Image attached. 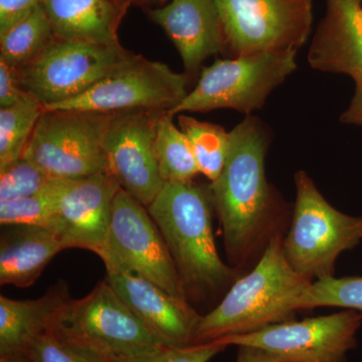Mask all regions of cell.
I'll list each match as a JSON object with an SVG mask.
<instances>
[{
    "mask_svg": "<svg viewBox=\"0 0 362 362\" xmlns=\"http://www.w3.org/2000/svg\"><path fill=\"white\" fill-rule=\"evenodd\" d=\"M341 307L362 314V277L322 279L312 282L301 300V309Z\"/></svg>",
    "mask_w": 362,
    "mask_h": 362,
    "instance_id": "obj_26",
    "label": "cell"
},
{
    "mask_svg": "<svg viewBox=\"0 0 362 362\" xmlns=\"http://www.w3.org/2000/svg\"><path fill=\"white\" fill-rule=\"evenodd\" d=\"M180 52L187 74H194L209 57L226 47L220 13L214 0H171L149 11Z\"/></svg>",
    "mask_w": 362,
    "mask_h": 362,
    "instance_id": "obj_16",
    "label": "cell"
},
{
    "mask_svg": "<svg viewBox=\"0 0 362 362\" xmlns=\"http://www.w3.org/2000/svg\"><path fill=\"white\" fill-rule=\"evenodd\" d=\"M44 0H0V33L23 20Z\"/></svg>",
    "mask_w": 362,
    "mask_h": 362,
    "instance_id": "obj_31",
    "label": "cell"
},
{
    "mask_svg": "<svg viewBox=\"0 0 362 362\" xmlns=\"http://www.w3.org/2000/svg\"><path fill=\"white\" fill-rule=\"evenodd\" d=\"M226 349V345L218 341L187 347L164 346L144 356L119 358L111 362H209Z\"/></svg>",
    "mask_w": 362,
    "mask_h": 362,
    "instance_id": "obj_29",
    "label": "cell"
},
{
    "mask_svg": "<svg viewBox=\"0 0 362 362\" xmlns=\"http://www.w3.org/2000/svg\"><path fill=\"white\" fill-rule=\"evenodd\" d=\"M54 30L44 6L0 33V59L21 68L32 62L52 40Z\"/></svg>",
    "mask_w": 362,
    "mask_h": 362,
    "instance_id": "obj_21",
    "label": "cell"
},
{
    "mask_svg": "<svg viewBox=\"0 0 362 362\" xmlns=\"http://www.w3.org/2000/svg\"><path fill=\"white\" fill-rule=\"evenodd\" d=\"M187 74L134 54L77 98L45 110L65 109L111 114L129 110L170 112L187 96Z\"/></svg>",
    "mask_w": 362,
    "mask_h": 362,
    "instance_id": "obj_11",
    "label": "cell"
},
{
    "mask_svg": "<svg viewBox=\"0 0 362 362\" xmlns=\"http://www.w3.org/2000/svg\"><path fill=\"white\" fill-rule=\"evenodd\" d=\"M49 331L109 362L164 347L106 280L82 299L71 298Z\"/></svg>",
    "mask_w": 362,
    "mask_h": 362,
    "instance_id": "obj_5",
    "label": "cell"
},
{
    "mask_svg": "<svg viewBox=\"0 0 362 362\" xmlns=\"http://www.w3.org/2000/svg\"><path fill=\"white\" fill-rule=\"evenodd\" d=\"M108 117L95 112L45 110L23 158L62 180L106 173L103 137Z\"/></svg>",
    "mask_w": 362,
    "mask_h": 362,
    "instance_id": "obj_9",
    "label": "cell"
},
{
    "mask_svg": "<svg viewBox=\"0 0 362 362\" xmlns=\"http://www.w3.org/2000/svg\"><path fill=\"white\" fill-rule=\"evenodd\" d=\"M25 95L21 89L18 69L0 59V108L13 106Z\"/></svg>",
    "mask_w": 362,
    "mask_h": 362,
    "instance_id": "obj_30",
    "label": "cell"
},
{
    "mask_svg": "<svg viewBox=\"0 0 362 362\" xmlns=\"http://www.w3.org/2000/svg\"><path fill=\"white\" fill-rule=\"evenodd\" d=\"M361 324L362 314L345 309L331 315L273 324L216 341L265 350L283 362H344L347 352L356 346Z\"/></svg>",
    "mask_w": 362,
    "mask_h": 362,
    "instance_id": "obj_12",
    "label": "cell"
},
{
    "mask_svg": "<svg viewBox=\"0 0 362 362\" xmlns=\"http://www.w3.org/2000/svg\"><path fill=\"white\" fill-rule=\"evenodd\" d=\"M178 124L192 145L199 173L213 182L220 176L230 150V136L221 126L180 114Z\"/></svg>",
    "mask_w": 362,
    "mask_h": 362,
    "instance_id": "obj_24",
    "label": "cell"
},
{
    "mask_svg": "<svg viewBox=\"0 0 362 362\" xmlns=\"http://www.w3.org/2000/svg\"><path fill=\"white\" fill-rule=\"evenodd\" d=\"M308 62L315 70L344 74L362 84V0H326Z\"/></svg>",
    "mask_w": 362,
    "mask_h": 362,
    "instance_id": "obj_17",
    "label": "cell"
},
{
    "mask_svg": "<svg viewBox=\"0 0 362 362\" xmlns=\"http://www.w3.org/2000/svg\"><path fill=\"white\" fill-rule=\"evenodd\" d=\"M168 112L129 110L109 114L103 137L106 173L124 192L148 206L165 181L159 170L156 138Z\"/></svg>",
    "mask_w": 362,
    "mask_h": 362,
    "instance_id": "obj_13",
    "label": "cell"
},
{
    "mask_svg": "<svg viewBox=\"0 0 362 362\" xmlns=\"http://www.w3.org/2000/svg\"><path fill=\"white\" fill-rule=\"evenodd\" d=\"M162 1V0H133L135 4L138 6H144V4H156V2Z\"/></svg>",
    "mask_w": 362,
    "mask_h": 362,
    "instance_id": "obj_35",
    "label": "cell"
},
{
    "mask_svg": "<svg viewBox=\"0 0 362 362\" xmlns=\"http://www.w3.org/2000/svg\"><path fill=\"white\" fill-rule=\"evenodd\" d=\"M340 121L344 124H351V125L362 127V84L356 86L354 96L350 102L349 108L343 112Z\"/></svg>",
    "mask_w": 362,
    "mask_h": 362,
    "instance_id": "obj_32",
    "label": "cell"
},
{
    "mask_svg": "<svg viewBox=\"0 0 362 362\" xmlns=\"http://www.w3.org/2000/svg\"><path fill=\"white\" fill-rule=\"evenodd\" d=\"M6 226L0 240V284L28 287L65 247L47 226Z\"/></svg>",
    "mask_w": 362,
    "mask_h": 362,
    "instance_id": "obj_20",
    "label": "cell"
},
{
    "mask_svg": "<svg viewBox=\"0 0 362 362\" xmlns=\"http://www.w3.org/2000/svg\"><path fill=\"white\" fill-rule=\"evenodd\" d=\"M211 188L165 182L147 211L165 240L185 296L204 298L233 284L235 269L221 261L211 225Z\"/></svg>",
    "mask_w": 362,
    "mask_h": 362,
    "instance_id": "obj_2",
    "label": "cell"
},
{
    "mask_svg": "<svg viewBox=\"0 0 362 362\" xmlns=\"http://www.w3.org/2000/svg\"><path fill=\"white\" fill-rule=\"evenodd\" d=\"M297 51L244 54L216 59L204 68L199 83L169 115L185 112L233 109L249 115L297 69Z\"/></svg>",
    "mask_w": 362,
    "mask_h": 362,
    "instance_id": "obj_7",
    "label": "cell"
},
{
    "mask_svg": "<svg viewBox=\"0 0 362 362\" xmlns=\"http://www.w3.org/2000/svg\"><path fill=\"white\" fill-rule=\"evenodd\" d=\"M237 362H283L278 356L265 350L250 346H239Z\"/></svg>",
    "mask_w": 362,
    "mask_h": 362,
    "instance_id": "obj_33",
    "label": "cell"
},
{
    "mask_svg": "<svg viewBox=\"0 0 362 362\" xmlns=\"http://www.w3.org/2000/svg\"><path fill=\"white\" fill-rule=\"evenodd\" d=\"M294 180L296 201L291 228L283 240L285 258L312 282L333 277L340 254L361 243L362 216L331 206L304 170L298 171Z\"/></svg>",
    "mask_w": 362,
    "mask_h": 362,
    "instance_id": "obj_4",
    "label": "cell"
},
{
    "mask_svg": "<svg viewBox=\"0 0 362 362\" xmlns=\"http://www.w3.org/2000/svg\"><path fill=\"white\" fill-rule=\"evenodd\" d=\"M235 56L299 51L313 23L312 0H214Z\"/></svg>",
    "mask_w": 362,
    "mask_h": 362,
    "instance_id": "obj_10",
    "label": "cell"
},
{
    "mask_svg": "<svg viewBox=\"0 0 362 362\" xmlns=\"http://www.w3.org/2000/svg\"><path fill=\"white\" fill-rule=\"evenodd\" d=\"M105 280L163 346L197 345L195 334L202 316L187 300L133 274L109 272Z\"/></svg>",
    "mask_w": 362,
    "mask_h": 362,
    "instance_id": "obj_15",
    "label": "cell"
},
{
    "mask_svg": "<svg viewBox=\"0 0 362 362\" xmlns=\"http://www.w3.org/2000/svg\"><path fill=\"white\" fill-rule=\"evenodd\" d=\"M25 354L33 362H109L90 350L64 341L51 331L37 337Z\"/></svg>",
    "mask_w": 362,
    "mask_h": 362,
    "instance_id": "obj_28",
    "label": "cell"
},
{
    "mask_svg": "<svg viewBox=\"0 0 362 362\" xmlns=\"http://www.w3.org/2000/svg\"><path fill=\"white\" fill-rule=\"evenodd\" d=\"M44 111L45 107L30 95L13 106L0 108V168L23 157Z\"/></svg>",
    "mask_w": 362,
    "mask_h": 362,
    "instance_id": "obj_23",
    "label": "cell"
},
{
    "mask_svg": "<svg viewBox=\"0 0 362 362\" xmlns=\"http://www.w3.org/2000/svg\"><path fill=\"white\" fill-rule=\"evenodd\" d=\"M119 189L117 181L106 173L71 180L47 228L58 235L65 250L78 247L99 254Z\"/></svg>",
    "mask_w": 362,
    "mask_h": 362,
    "instance_id": "obj_14",
    "label": "cell"
},
{
    "mask_svg": "<svg viewBox=\"0 0 362 362\" xmlns=\"http://www.w3.org/2000/svg\"><path fill=\"white\" fill-rule=\"evenodd\" d=\"M70 299L65 281H59L37 299L0 296V356L25 354L37 337L49 330Z\"/></svg>",
    "mask_w": 362,
    "mask_h": 362,
    "instance_id": "obj_19",
    "label": "cell"
},
{
    "mask_svg": "<svg viewBox=\"0 0 362 362\" xmlns=\"http://www.w3.org/2000/svg\"><path fill=\"white\" fill-rule=\"evenodd\" d=\"M59 178L45 173L28 159L21 158L0 168V202L39 194Z\"/></svg>",
    "mask_w": 362,
    "mask_h": 362,
    "instance_id": "obj_27",
    "label": "cell"
},
{
    "mask_svg": "<svg viewBox=\"0 0 362 362\" xmlns=\"http://www.w3.org/2000/svg\"><path fill=\"white\" fill-rule=\"evenodd\" d=\"M98 256L107 273L140 276L173 296L187 300L168 245L147 207L119 189L110 226Z\"/></svg>",
    "mask_w": 362,
    "mask_h": 362,
    "instance_id": "obj_8",
    "label": "cell"
},
{
    "mask_svg": "<svg viewBox=\"0 0 362 362\" xmlns=\"http://www.w3.org/2000/svg\"><path fill=\"white\" fill-rule=\"evenodd\" d=\"M135 54L120 42L54 40L18 69L21 89L45 109L81 96Z\"/></svg>",
    "mask_w": 362,
    "mask_h": 362,
    "instance_id": "obj_6",
    "label": "cell"
},
{
    "mask_svg": "<svg viewBox=\"0 0 362 362\" xmlns=\"http://www.w3.org/2000/svg\"><path fill=\"white\" fill-rule=\"evenodd\" d=\"M159 170L165 182H188L199 169L187 135L173 123V116L164 114L159 121L156 138Z\"/></svg>",
    "mask_w": 362,
    "mask_h": 362,
    "instance_id": "obj_22",
    "label": "cell"
},
{
    "mask_svg": "<svg viewBox=\"0 0 362 362\" xmlns=\"http://www.w3.org/2000/svg\"><path fill=\"white\" fill-rule=\"evenodd\" d=\"M311 284L289 265L282 235L276 233L255 268L237 279L221 303L202 317L195 344L292 321L296 311L301 310L302 298Z\"/></svg>",
    "mask_w": 362,
    "mask_h": 362,
    "instance_id": "obj_3",
    "label": "cell"
},
{
    "mask_svg": "<svg viewBox=\"0 0 362 362\" xmlns=\"http://www.w3.org/2000/svg\"><path fill=\"white\" fill-rule=\"evenodd\" d=\"M230 136L225 166L209 188L228 258L242 264L275 235L269 233L275 202L266 177L269 138L263 123L249 115Z\"/></svg>",
    "mask_w": 362,
    "mask_h": 362,
    "instance_id": "obj_1",
    "label": "cell"
},
{
    "mask_svg": "<svg viewBox=\"0 0 362 362\" xmlns=\"http://www.w3.org/2000/svg\"><path fill=\"white\" fill-rule=\"evenodd\" d=\"M133 0H44L58 39L117 42L118 28Z\"/></svg>",
    "mask_w": 362,
    "mask_h": 362,
    "instance_id": "obj_18",
    "label": "cell"
},
{
    "mask_svg": "<svg viewBox=\"0 0 362 362\" xmlns=\"http://www.w3.org/2000/svg\"><path fill=\"white\" fill-rule=\"evenodd\" d=\"M0 362H33V361L25 352H20V354L0 356Z\"/></svg>",
    "mask_w": 362,
    "mask_h": 362,
    "instance_id": "obj_34",
    "label": "cell"
},
{
    "mask_svg": "<svg viewBox=\"0 0 362 362\" xmlns=\"http://www.w3.org/2000/svg\"><path fill=\"white\" fill-rule=\"evenodd\" d=\"M70 182L71 180L59 178L39 194L0 202V223L1 226H47Z\"/></svg>",
    "mask_w": 362,
    "mask_h": 362,
    "instance_id": "obj_25",
    "label": "cell"
}]
</instances>
